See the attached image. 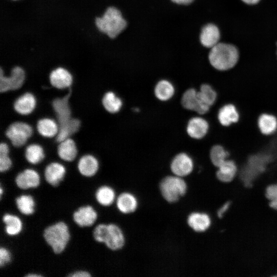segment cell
Masks as SVG:
<instances>
[{"label": "cell", "instance_id": "cell-42", "mask_svg": "<svg viewBox=\"0 0 277 277\" xmlns=\"http://www.w3.org/2000/svg\"><path fill=\"white\" fill-rule=\"evenodd\" d=\"M12 1H19V0H12Z\"/></svg>", "mask_w": 277, "mask_h": 277}, {"label": "cell", "instance_id": "cell-20", "mask_svg": "<svg viewBox=\"0 0 277 277\" xmlns=\"http://www.w3.org/2000/svg\"><path fill=\"white\" fill-rule=\"evenodd\" d=\"M77 169L80 173L84 177H91L94 176L99 169L97 159L91 154H85L78 160Z\"/></svg>", "mask_w": 277, "mask_h": 277}, {"label": "cell", "instance_id": "cell-25", "mask_svg": "<svg viewBox=\"0 0 277 277\" xmlns=\"http://www.w3.org/2000/svg\"><path fill=\"white\" fill-rule=\"evenodd\" d=\"M216 176L222 182L228 183L231 182L236 175L238 172V167L235 162L228 159L217 168Z\"/></svg>", "mask_w": 277, "mask_h": 277}, {"label": "cell", "instance_id": "cell-13", "mask_svg": "<svg viewBox=\"0 0 277 277\" xmlns=\"http://www.w3.org/2000/svg\"><path fill=\"white\" fill-rule=\"evenodd\" d=\"M14 181L19 189L26 190L38 187L41 184V177L36 170L27 168L19 172Z\"/></svg>", "mask_w": 277, "mask_h": 277}, {"label": "cell", "instance_id": "cell-36", "mask_svg": "<svg viewBox=\"0 0 277 277\" xmlns=\"http://www.w3.org/2000/svg\"><path fill=\"white\" fill-rule=\"evenodd\" d=\"M12 166V161L8 153L0 154V171L4 173L8 171Z\"/></svg>", "mask_w": 277, "mask_h": 277}, {"label": "cell", "instance_id": "cell-31", "mask_svg": "<svg viewBox=\"0 0 277 277\" xmlns=\"http://www.w3.org/2000/svg\"><path fill=\"white\" fill-rule=\"evenodd\" d=\"M197 93L202 103L210 107L214 104L217 98L216 91L208 84H202Z\"/></svg>", "mask_w": 277, "mask_h": 277}, {"label": "cell", "instance_id": "cell-9", "mask_svg": "<svg viewBox=\"0 0 277 277\" xmlns=\"http://www.w3.org/2000/svg\"><path fill=\"white\" fill-rule=\"evenodd\" d=\"M98 218V213L90 205L79 207L72 214L73 222L80 227L86 228L92 226Z\"/></svg>", "mask_w": 277, "mask_h": 277}, {"label": "cell", "instance_id": "cell-1", "mask_svg": "<svg viewBox=\"0 0 277 277\" xmlns=\"http://www.w3.org/2000/svg\"><path fill=\"white\" fill-rule=\"evenodd\" d=\"M71 90L63 97L53 100L52 106L55 113L58 125V132L56 136V141L60 143L77 132L80 128L81 121L71 116L69 99Z\"/></svg>", "mask_w": 277, "mask_h": 277}, {"label": "cell", "instance_id": "cell-22", "mask_svg": "<svg viewBox=\"0 0 277 277\" xmlns=\"http://www.w3.org/2000/svg\"><path fill=\"white\" fill-rule=\"evenodd\" d=\"M36 105L34 95L30 92H26L19 96L15 101L13 108L19 114L26 115L32 113Z\"/></svg>", "mask_w": 277, "mask_h": 277}, {"label": "cell", "instance_id": "cell-38", "mask_svg": "<svg viewBox=\"0 0 277 277\" xmlns=\"http://www.w3.org/2000/svg\"><path fill=\"white\" fill-rule=\"evenodd\" d=\"M172 3L182 6H188L192 5L195 0H170Z\"/></svg>", "mask_w": 277, "mask_h": 277}, {"label": "cell", "instance_id": "cell-35", "mask_svg": "<svg viewBox=\"0 0 277 277\" xmlns=\"http://www.w3.org/2000/svg\"><path fill=\"white\" fill-rule=\"evenodd\" d=\"M12 261V253L5 246L0 247V267L5 268Z\"/></svg>", "mask_w": 277, "mask_h": 277}, {"label": "cell", "instance_id": "cell-19", "mask_svg": "<svg viewBox=\"0 0 277 277\" xmlns=\"http://www.w3.org/2000/svg\"><path fill=\"white\" fill-rule=\"evenodd\" d=\"M118 210L123 214H130L135 211L138 207L136 197L129 192L120 193L115 200Z\"/></svg>", "mask_w": 277, "mask_h": 277}, {"label": "cell", "instance_id": "cell-14", "mask_svg": "<svg viewBox=\"0 0 277 277\" xmlns=\"http://www.w3.org/2000/svg\"><path fill=\"white\" fill-rule=\"evenodd\" d=\"M256 124L260 133L269 136L277 132V116L269 112H264L257 117Z\"/></svg>", "mask_w": 277, "mask_h": 277}, {"label": "cell", "instance_id": "cell-40", "mask_svg": "<svg viewBox=\"0 0 277 277\" xmlns=\"http://www.w3.org/2000/svg\"><path fill=\"white\" fill-rule=\"evenodd\" d=\"M44 275L40 273L29 272L24 275L25 277H43Z\"/></svg>", "mask_w": 277, "mask_h": 277}, {"label": "cell", "instance_id": "cell-30", "mask_svg": "<svg viewBox=\"0 0 277 277\" xmlns=\"http://www.w3.org/2000/svg\"><path fill=\"white\" fill-rule=\"evenodd\" d=\"M174 93V88L173 85L166 80L159 81L154 89L155 96L162 101L169 100L173 96Z\"/></svg>", "mask_w": 277, "mask_h": 277}, {"label": "cell", "instance_id": "cell-5", "mask_svg": "<svg viewBox=\"0 0 277 277\" xmlns=\"http://www.w3.org/2000/svg\"><path fill=\"white\" fill-rule=\"evenodd\" d=\"M159 187L163 197L170 203L177 202L187 191V184L183 177L174 174L163 178Z\"/></svg>", "mask_w": 277, "mask_h": 277}, {"label": "cell", "instance_id": "cell-10", "mask_svg": "<svg viewBox=\"0 0 277 277\" xmlns=\"http://www.w3.org/2000/svg\"><path fill=\"white\" fill-rule=\"evenodd\" d=\"M110 250L117 251L121 249L125 245V238L123 231L116 224H108L104 243Z\"/></svg>", "mask_w": 277, "mask_h": 277}, {"label": "cell", "instance_id": "cell-39", "mask_svg": "<svg viewBox=\"0 0 277 277\" xmlns=\"http://www.w3.org/2000/svg\"><path fill=\"white\" fill-rule=\"evenodd\" d=\"M230 206V203L227 202L225 203L217 211V215L219 217H222L223 214L227 211Z\"/></svg>", "mask_w": 277, "mask_h": 277}, {"label": "cell", "instance_id": "cell-26", "mask_svg": "<svg viewBox=\"0 0 277 277\" xmlns=\"http://www.w3.org/2000/svg\"><path fill=\"white\" fill-rule=\"evenodd\" d=\"M95 199L100 205L109 207L115 202L116 193L112 187L106 185H102L95 191Z\"/></svg>", "mask_w": 277, "mask_h": 277}, {"label": "cell", "instance_id": "cell-15", "mask_svg": "<svg viewBox=\"0 0 277 277\" xmlns=\"http://www.w3.org/2000/svg\"><path fill=\"white\" fill-rule=\"evenodd\" d=\"M66 173L65 167L58 162H51L46 166L44 170L46 182L52 187L58 186L64 180Z\"/></svg>", "mask_w": 277, "mask_h": 277}, {"label": "cell", "instance_id": "cell-41", "mask_svg": "<svg viewBox=\"0 0 277 277\" xmlns=\"http://www.w3.org/2000/svg\"><path fill=\"white\" fill-rule=\"evenodd\" d=\"M244 3L249 5H254L258 3L260 0H242Z\"/></svg>", "mask_w": 277, "mask_h": 277}, {"label": "cell", "instance_id": "cell-44", "mask_svg": "<svg viewBox=\"0 0 277 277\" xmlns=\"http://www.w3.org/2000/svg\"><path fill=\"white\" fill-rule=\"evenodd\" d=\"M277 276V275H276Z\"/></svg>", "mask_w": 277, "mask_h": 277}, {"label": "cell", "instance_id": "cell-16", "mask_svg": "<svg viewBox=\"0 0 277 277\" xmlns=\"http://www.w3.org/2000/svg\"><path fill=\"white\" fill-rule=\"evenodd\" d=\"M220 35L218 27L213 24L208 23L202 27L199 39L202 46L210 49L219 43Z\"/></svg>", "mask_w": 277, "mask_h": 277}, {"label": "cell", "instance_id": "cell-24", "mask_svg": "<svg viewBox=\"0 0 277 277\" xmlns=\"http://www.w3.org/2000/svg\"><path fill=\"white\" fill-rule=\"evenodd\" d=\"M57 154L60 158L64 161H73L77 154V149L74 140L68 137L59 143Z\"/></svg>", "mask_w": 277, "mask_h": 277}, {"label": "cell", "instance_id": "cell-2", "mask_svg": "<svg viewBox=\"0 0 277 277\" xmlns=\"http://www.w3.org/2000/svg\"><path fill=\"white\" fill-rule=\"evenodd\" d=\"M94 23L98 31L110 39L117 37L128 26L122 11L114 6L108 7L101 16H96Z\"/></svg>", "mask_w": 277, "mask_h": 277}, {"label": "cell", "instance_id": "cell-43", "mask_svg": "<svg viewBox=\"0 0 277 277\" xmlns=\"http://www.w3.org/2000/svg\"><path fill=\"white\" fill-rule=\"evenodd\" d=\"M276 46H277V43H276ZM276 54H277V52H276Z\"/></svg>", "mask_w": 277, "mask_h": 277}, {"label": "cell", "instance_id": "cell-8", "mask_svg": "<svg viewBox=\"0 0 277 277\" xmlns=\"http://www.w3.org/2000/svg\"><path fill=\"white\" fill-rule=\"evenodd\" d=\"M217 118L222 126L229 128L240 122L241 114L234 103L226 102L219 108Z\"/></svg>", "mask_w": 277, "mask_h": 277}, {"label": "cell", "instance_id": "cell-18", "mask_svg": "<svg viewBox=\"0 0 277 277\" xmlns=\"http://www.w3.org/2000/svg\"><path fill=\"white\" fill-rule=\"evenodd\" d=\"M209 128L208 122L201 117L191 118L187 126V132L192 138L201 139L207 134Z\"/></svg>", "mask_w": 277, "mask_h": 277}, {"label": "cell", "instance_id": "cell-4", "mask_svg": "<svg viewBox=\"0 0 277 277\" xmlns=\"http://www.w3.org/2000/svg\"><path fill=\"white\" fill-rule=\"evenodd\" d=\"M71 236L69 226L63 221H58L47 226L43 232L46 243L56 255L65 251Z\"/></svg>", "mask_w": 277, "mask_h": 277}, {"label": "cell", "instance_id": "cell-33", "mask_svg": "<svg viewBox=\"0 0 277 277\" xmlns=\"http://www.w3.org/2000/svg\"><path fill=\"white\" fill-rule=\"evenodd\" d=\"M104 108L108 112L115 113L118 112L123 105L122 100L116 94L112 92H106L102 99Z\"/></svg>", "mask_w": 277, "mask_h": 277}, {"label": "cell", "instance_id": "cell-12", "mask_svg": "<svg viewBox=\"0 0 277 277\" xmlns=\"http://www.w3.org/2000/svg\"><path fill=\"white\" fill-rule=\"evenodd\" d=\"M181 103L184 108L195 111L201 115L207 113L210 108L202 103L197 91L193 88L189 89L184 93Z\"/></svg>", "mask_w": 277, "mask_h": 277}, {"label": "cell", "instance_id": "cell-29", "mask_svg": "<svg viewBox=\"0 0 277 277\" xmlns=\"http://www.w3.org/2000/svg\"><path fill=\"white\" fill-rule=\"evenodd\" d=\"M229 151L220 144L213 145L209 152L210 161L217 168L229 159Z\"/></svg>", "mask_w": 277, "mask_h": 277}, {"label": "cell", "instance_id": "cell-37", "mask_svg": "<svg viewBox=\"0 0 277 277\" xmlns=\"http://www.w3.org/2000/svg\"><path fill=\"white\" fill-rule=\"evenodd\" d=\"M68 277H91L92 274L90 272L86 270H77L70 272L67 275Z\"/></svg>", "mask_w": 277, "mask_h": 277}, {"label": "cell", "instance_id": "cell-7", "mask_svg": "<svg viewBox=\"0 0 277 277\" xmlns=\"http://www.w3.org/2000/svg\"><path fill=\"white\" fill-rule=\"evenodd\" d=\"M25 72L20 66L14 67L9 76L5 74L2 67L0 68V92H6L20 88L24 83Z\"/></svg>", "mask_w": 277, "mask_h": 277}, {"label": "cell", "instance_id": "cell-32", "mask_svg": "<svg viewBox=\"0 0 277 277\" xmlns=\"http://www.w3.org/2000/svg\"><path fill=\"white\" fill-rule=\"evenodd\" d=\"M25 156L26 160L32 165L41 163L45 158V153L41 146L32 144L28 146L25 150Z\"/></svg>", "mask_w": 277, "mask_h": 277}, {"label": "cell", "instance_id": "cell-3", "mask_svg": "<svg viewBox=\"0 0 277 277\" xmlns=\"http://www.w3.org/2000/svg\"><path fill=\"white\" fill-rule=\"evenodd\" d=\"M208 57L213 68L225 71L232 69L236 65L239 54L238 49L233 45L219 43L210 48Z\"/></svg>", "mask_w": 277, "mask_h": 277}, {"label": "cell", "instance_id": "cell-27", "mask_svg": "<svg viewBox=\"0 0 277 277\" xmlns=\"http://www.w3.org/2000/svg\"><path fill=\"white\" fill-rule=\"evenodd\" d=\"M14 201L17 210L22 214L29 216L35 212L36 205L32 195L22 194L17 196Z\"/></svg>", "mask_w": 277, "mask_h": 277}, {"label": "cell", "instance_id": "cell-11", "mask_svg": "<svg viewBox=\"0 0 277 277\" xmlns=\"http://www.w3.org/2000/svg\"><path fill=\"white\" fill-rule=\"evenodd\" d=\"M193 167L192 158L185 153H180L175 155L170 164L172 173L181 177L189 175L192 172Z\"/></svg>", "mask_w": 277, "mask_h": 277}, {"label": "cell", "instance_id": "cell-28", "mask_svg": "<svg viewBox=\"0 0 277 277\" xmlns=\"http://www.w3.org/2000/svg\"><path fill=\"white\" fill-rule=\"evenodd\" d=\"M38 132L45 137H53L56 136L58 132V125L53 120L43 118L37 123Z\"/></svg>", "mask_w": 277, "mask_h": 277}, {"label": "cell", "instance_id": "cell-17", "mask_svg": "<svg viewBox=\"0 0 277 277\" xmlns=\"http://www.w3.org/2000/svg\"><path fill=\"white\" fill-rule=\"evenodd\" d=\"M49 81L53 87L63 89L71 86L73 82V76L67 69L59 67L50 72Z\"/></svg>", "mask_w": 277, "mask_h": 277}, {"label": "cell", "instance_id": "cell-21", "mask_svg": "<svg viewBox=\"0 0 277 277\" xmlns=\"http://www.w3.org/2000/svg\"><path fill=\"white\" fill-rule=\"evenodd\" d=\"M187 222L193 230L202 232L210 227L211 221L209 215L206 213L193 212L188 216Z\"/></svg>", "mask_w": 277, "mask_h": 277}, {"label": "cell", "instance_id": "cell-6", "mask_svg": "<svg viewBox=\"0 0 277 277\" xmlns=\"http://www.w3.org/2000/svg\"><path fill=\"white\" fill-rule=\"evenodd\" d=\"M33 134L32 127L23 122H15L9 125L5 134L15 147L24 145Z\"/></svg>", "mask_w": 277, "mask_h": 277}, {"label": "cell", "instance_id": "cell-23", "mask_svg": "<svg viewBox=\"0 0 277 277\" xmlns=\"http://www.w3.org/2000/svg\"><path fill=\"white\" fill-rule=\"evenodd\" d=\"M2 221L5 225V232L9 236H16L23 230V222L16 215L9 212L5 213L2 216Z\"/></svg>", "mask_w": 277, "mask_h": 277}, {"label": "cell", "instance_id": "cell-34", "mask_svg": "<svg viewBox=\"0 0 277 277\" xmlns=\"http://www.w3.org/2000/svg\"><path fill=\"white\" fill-rule=\"evenodd\" d=\"M266 196L270 201V207L277 210V184L271 185L267 188Z\"/></svg>", "mask_w": 277, "mask_h": 277}]
</instances>
